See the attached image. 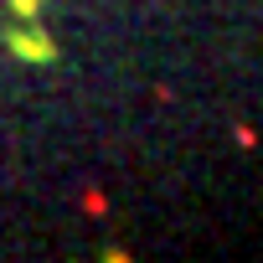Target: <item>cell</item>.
I'll list each match as a JSON object with an SVG mask.
<instances>
[{
	"label": "cell",
	"instance_id": "6da1fadb",
	"mask_svg": "<svg viewBox=\"0 0 263 263\" xmlns=\"http://www.w3.org/2000/svg\"><path fill=\"white\" fill-rule=\"evenodd\" d=\"M6 47H11V57H21V62H36V67H52V62L62 57L57 36H47L42 26H16V31H6Z\"/></svg>",
	"mask_w": 263,
	"mask_h": 263
},
{
	"label": "cell",
	"instance_id": "3957f363",
	"mask_svg": "<svg viewBox=\"0 0 263 263\" xmlns=\"http://www.w3.org/2000/svg\"><path fill=\"white\" fill-rule=\"evenodd\" d=\"M11 6H16V16H31V21H36V11H42V0H11Z\"/></svg>",
	"mask_w": 263,
	"mask_h": 263
},
{
	"label": "cell",
	"instance_id": "7a4b0ae2",
	"mask_svg": "<svg viewBox=\"0 0 263 263\" xmlns=\"http://www.w3.org/2000/svg\"><path fill=\"white\" fill-rule=\"evenodd\" d=\"M83 212H88V217H103V212H108L103 191H88V196H83Z\"/></svg>",
	"mask_w": 263,
	"mask_h": 263
}]
</instances>
